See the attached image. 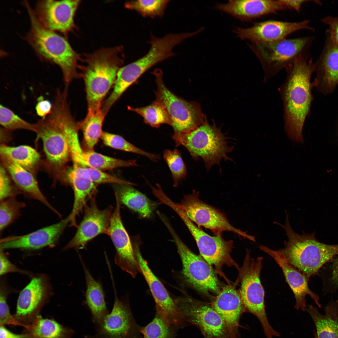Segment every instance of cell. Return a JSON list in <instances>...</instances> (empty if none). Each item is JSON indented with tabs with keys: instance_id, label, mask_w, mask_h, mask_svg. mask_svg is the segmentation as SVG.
Returning a JSON list of instances; mask_svg holds the SVG:
<instances>
[{
	"instance_id": "cell-1",
	"label": "cell",
	"mask_w": 338,
	"mask_h": 338,
	"mask_svg": "<svg viewBox=\"0 0 338 338\" xmlns=\"http://www.w3.org/2000/svg\"><path fill=\"white\" fill-rule=\"evenodd\" d=\"M285 69L286 78L279 90L283 103L284 129L290 140L302 144L304 124L313 100L311 78L315 64L304 54Z\"/></svg>"
},
{
	"instance_id": "cell-2",
	"label": "cell",
	"mask_w": 338,
	"mask_h": 338,
	"mask_svg": "<svg viewBox=\"0 0 338 338\" xmlns=\"http://www.w3.org/2000/svg\"><path fill=\"white\" fill-rule=\"evenodd\" d=\"M22 4L28 11L31 24L25 39L40 59L59 66L65 88L68 89L73 80L82 77L78 71L80 67L78 62L83 61L80 55L73 49L66 38L48 29L40 23L27 1Z\"/></svg>"
},
{
	"instance_id": "cell-3",
	"label": "cell",
	"mask_w": 338,
	"mask_h": 338,
	"mask_svg": "<svg viewBox=\"0 0 338 338\" xmlns=\"http://www.w3.org/2000/svg\"><path fill=\"white\" fill-rule=\"evenodd\" d=\"M123 47L102 48L90 53H84L80 65L87 103V112L101 108L103 100L114 85L118 72L124 64Z\"/></svg>"
},
{
	"instance_id": "cell-4",
	"label": "cell",
	"mask_w": 338,
	"mask_h": 338,
	"mask_svg": "<svg viewBox=\"0 0 338 338\" xmlns=\"http://www.w3.org/2000/svg\"><path fill=\"white\" fill-rule=\"evenodd\" d=\"M286 213L284 225L278 223L285 230L288 240L284 247L277 250L289 263L305 274L309 279L316 274L325 263L338 255L336 245H329L316 239L314 233H295L289 224Z\"/></svg>"
},
{
	"instance_id": "cell-5",
	"label": "cell",
	"mask_w": 338,
	"mask_h": 338,
	"mask_svg": "<svg viewBox=\"0 0 338 338\" xmlns=\"http://www.w3.org/2000/svg\"><path fill=\"white\" fill-rule=\"evenodd\" d=\"M172 138L177 146H184L193 159L202 158L208 170L215 164L220 165L223 159L231 160L227 155L233 147L228 146L227 138L219 128L206 120L188 132L174 133Z\"/></svg>"
},
{
	"instance_id": "cell-6",
	"label": "cell",
	"mask_w": 338,
	"mask_h": 338,
	"mask_svg": "<svg viewBox=\"0 0 338 338\" xmlns=\"http://www.w3.org/2000/svg\"><path fill=\"white\" fill-rule=\"evenodd\" d=\"M263 259L262 257L251 258L247 251L243 265L238 269L241 284L239 292L246 311L258 318L267 338H273L280 335L270 325L266 314L265 291L260 278Z\"/></svg>"
},
{
	"instance_id": "cell-7",
	"label": "cell",
	"mask_w": 338,
	"mask_h": 338,
	"mask_svg": "<svg viewBox=\"0 0 338 338\" xmlns=\"http://www.w3.org/2000/svg\"><path fill=\"white\" fill-rule=\"evenodd\" d=\"M153 74L157 86L155 101L162 105L166 111L171 120V125L175 133L188 132L198 127L206 121L197 103L188 102L179 97L166 86L161 69H156Z\"/></svg>"
},
{
	"instance_id": "cell-8",
	"label": "cell",
	"mask_w": 338,
	"mask_h": 338,
	"mask_svg": "<svg viewBox=\"0 0 338 338\" xmlns=\"http://www.w3.org/2000/svg\"><path fill=\"white\" fill-rule=\"evenodd\" d=\"M310 40V38L305 37L248 45L260 62L264 72V80L266 81L304 54Z\"/></svg>"
},
{
	"instance_id": "cell-9",
	"label": "cell",
	"mask_w": 338,
	"mask_h": 338,
	"mask_svg": "<svg viewBox=\"0 0 338 338\" xmlns=\"http://www.w3.org/2000/svg\"><path fill=\"white\" fill-rule=\"evenodd\" d=\"M162 222L175 243L182 264V274L185 281L199 291L208 294L220 292L218 279L211 265L202 257L193 252L177 234L167 218Z\"/></svg>"
},
{
	"instance_id": "cell-10",
	"label": "cell",
	"mask_w": 338,
	"mask_h": 338,
	"mask_svg": "<svg viewBox=\"0 0 338 338\" xmlns=\"http://www.w3.org/2000/svg\"><path fill=\"white\" fill-rule=\"evenodd\" d=\"M175 300L184 320L198 328L204 338H236L228 324L211 304L188 296L178 298Z\"/></svg>"
},
{
	"instance_id": "cell-11",
	"label": "cell",
	"mask_w": 338,
	"mask_h": 338,
	"mask_svg": "<svg viewBox=\"0 0 338 338\" xmlns=\"http://www.w3.org/2000/svg\"><path fill=\"white\" fill-rule=\"evenodd\" d=\"M177 203L192 222L199 228L202 227L209 229L214 235L222 234L225 231L230 232L255 241L253 236L231 225L223 213L200 200L197 191L193 190L192 193L185 195L181 202Z\"/></svg>"
},
{
	"instance_id": "cell-12",
	"label": "cell",
	"mask_w": 338,
	"mask_h": 338,
	"mask_svg": "<svg viewBox=\"0 0 338 338\" xmlns=\"http://www.w3.org/2000/svg\"><path fill=\"white\" fill-rule=\"evenodd\" d=\"M171 208L185 224L195 239L202 257L209 264L214 266L218 271L224 265L238 267L230 255L233 241L225 240L222 234L213 236L207 234L195 225L177 204H172Z\"/></svg>"
},
{
	"instance_id": "cell-13",
	"label": "cell",
	"mask_w": 338,
	"mask_h": 338,
	"mask_svg": "<svg viewBox=\"0 0 338 338\" xmlns=\"http://www.w3.org/2000/svg\"><path fill=\"white\" fill-rule=\"evenodd\" d=\"M135 254L142 274L156 303V312L171 325L180 328L187 325L178 309L175 300L169 294L163 285L154 274L142 256L138 243H133Z\"/></svg>"
},
{
	"instance_id": "cell-14",
	"label": "cell",
	"mask_w": 338,
	"mask_h": 338,
	"mask_svg": "<svg viewBox=\"0 0 338 338\" xmlns=\"http://www.w3.org/2000/svg\"><path fill=\"white\" fill-rule=\"evenodd\" d=\"M80 1H38L34 11L39 21L46 28L60 32L67 36L75 28L74 18Z\"/></svg>"
},
{
	"instance_id": "cell-15",
	"label": "cell",
	"mask_w": 338,
	"mask_h": 338,
	"mask_svg": "<svg viewBox=\"0 0 338 338\" xmlns=\"http://www.w3.org/2000/svg\"><path fill=\"white\" fill-rule=\"evenodd\" d=\"M50 294V285L45 276L33 278L19 294L15 318L26 328L39 315Z\"/></svg>"
},
{
	"instance_id": "cell-16",
	"label": "cell",
	"mask_w": 338,
	"mask_h": 338,
	"mask_svg": "<svg viewBox=\"0 0 338 338\" xmlns=\"http://www.w3.org/2000/svg\"><path fill=\"white\" fill-rule=\"evenodd\" d=\"M115 195L116 207L111 218L108 235L115 248V263L135 278L140 272V266L132 243L121 220L120 200L117 196Z\"/></svg>"
},
{
	"instance_id": "cell-17",
	"label": "cell",
	"mask_w": 338,
	"mask_h": 338,
	"mask_svg": "<svg viewBox=\"0 0 338 338\" xmlns=\"http://www.w3.org/2000/svg\"><path fill=\"white\" fill-rule=\"evenodd\" d=\"M140 328L128 304L115 295L111 312L96 330V333L85 335L84 338H138Z\"/></svg>"
},
{
	"instance_id": "cell-18",
	"label": "cell",
	"mask_w": 338,
	"mask_h": 338,
	"mask_svg": "<svg viewBox=\"0 0 338 338\" xmlns=\"http://www.w3.org/2000/svg\"><path fill=\"white\" fill-rule=\"evenodd\" d=\"M309 21L288 22L274 20L257 22L249 28L236 27L233 30L241 39L249 40L253 43L273 42L284 38L298 31L308 29L314 31L309 25Z\"/></svg>"
},
{
	"instance_id": "cell-19",
	"label": "cell",
	"mask_w": 338,
	"mask_h": 338,
	"mask_svg": "<svg viewBox=\"0 0 338 338\" xmlns=\"http://www.w3.org/2000/svg\"><path fill=\"white\" fill-rule=\"evenodd\" d=\"M35 124L36 133L42 141L48 161L54 169H61L70 156L65 136L49 114Z\"/></svg>"
},
{
	"instance_id": "cell-20",
	"label": "cell",
	"mask_w": 338,
	"mask_h": 338,
	"mask_svg": "<svg viewBox=\"0 0 338 338\" xmlns=\"http://www.w3.org/2000/svg\"><path fill=\"white\" fill-rule=\"evenodd\" d=\"M84 215L73 238L64 248V250L84 248L90 240L103 233L108 235L112 209L104 210L98 207L95 198L92 197L89 205L84 207Z\"/></svg>"
},
{
	"instance_id": "cell-21",
	"label": "cell",
	"mask_w": 338,
	"mask_h": 338,
	"mask_svg": "<svg viewBox=\"0 0 338 338\" xmlns=\"http://www.w3.org/2000/svg\"><path fill=\"white\" fill-rule=\"evenodd\" d=\"M70 223L67 217L58 223L26 234L6 237L0 240V248L36 250L53 245Z\"/></svg>"
},
{
	"instance_id": "cell-22",
	"label": "cell",
	"mask_w": 338,
	"mask_h": 338,
	"mask_svg": "<svg viewBox=\"0 0 338 338\" xmlns=\"http://www.w3.org/2000/svg\"><path fill=\"white\" fill-rule=\"evenodd\" d=\"M259 248L273 258L281 269L286 280L294 294L296 309L303 311L306 310V297L307 295L313 300L319 307H321L318 296L310 289L309 278L305 274L288 262L277 251L262 245Z\"/></svg>"
},
{
	"instance_id": "cell-23",
	"label": "cell",
	"mask_w": 338,
	"mask_h": 338,
	"mask_svg": "<svg viewBox=\"0 0 338 338\" xmlns=\"http://www.w3.org/2000/svg\"><path fill=\"white\" fill-rule=\"evenodd\" d=\"M50 115L65 136L73 165L87 166L83 157L84 151L79 140L78 123L72 114L68 101L60 100L55 103Z\"/></svg>"
},
{
	"instance_id": "cell-24",
	"label": "cell",
	"mask_w": 338,
	"mask_h": 338,
	"mask_svg": "<svg viewBox=\"0 0 338 338\" xmlns=\"http://www.w3.org/2000/svg\"><path fill=\"white\" fill-rule=\"evenodd\" d=\"M215 8L244 21L287 9L281 0H231L225 4L218 3Z\"/></svg>"
},
{
	"instance_id": "cell-25",
	"label": "cell",
	"mask_w": 338,
	"mask_h": 338,
	"mask_svg": "<svg viewBox=\"0 0 338 338\" xmlns=\"http://www.w3.org/2000/svg\"><path fill=\"white\" fill-rule=\"evenodd\" d=\"M211 304L228 324L236 338H240V321L246 311L239 292L231 286H226Z\"/></svg>"
},
{
	"instance_id": "cell-26",
	"label": "cell",
	"mask_w": 338,
	"mask_h": 338,
	"mask_svg": "<svg viewBox=\"0 0 338 338\" xmlns=\"http://www.w3.org/2000/svg\"><path fill=\"white\" fill-rule=\"evenodd\" d=\"M313 87L325 95L332 93L338 84V45L330 40L318 64Z\"/></svg>"
},
{
	"instance_id": "cell-27",
	"label": "cell",
	"mask_w": 338,
	"mask_h": 338,
	"mask_svg": "<svg viewBox=\"0 0 338 338\" xmlns=\"http://www.w3.org/2000/svg\"><path fill=\"white\" fill-rule=\"evenodd\" d=\"M4 167L14 183L28 197L38 201L59 216L60 214L49 203L40 190L33 176L29 171L8 157L1 155Z\"/></svg>"
},
{
	"instance_id": "cell-28",
	"label": "cell",
	"mask_w": 338,
	"mask_h": 338,
	"mask_svg": "<svg viewBox=\"0 0 338 338\" xmlns=\"http://www.w3.org/2000/svg\"><path fill=\"white\" fill-rule=\"evenodd\" d=\"M81 260L86 284V302L91 312L92 320L96 330L101 325L109 313L101 284L94 279Z\"/></svg>"
},
{
	"instance_id": "cell-29",
	"label": "cell",
	"mask_w": 338,
	"mask_h": 338,
	"mask_svg": "<svg viewBox=\"0 0 338 338\" xmlns=\"http://www.w3.org/2000/svg\"><path fill=\"white\" fill-rule=\"evenodd\" d=\"M23 333L30 338H72L74 332L53 319L44 318L39 315Z\"/></svg>"
},
{
	"instance_id": "cell-30",
	"label": "cell",
	"mask_w": 338,
	"mask_h": 338,
	"mask_svg": "<svg viewBox=\"0 0 338 338\" xmlns=\"http://www.w3.org/2000/svg\"><path fill=\"white\" fill-rule=\"evenodd\" d=\"M115 194L120 201L128 207L137 213L143 218H149L152 215L153 205L143 194L129 184H116Z\"/></svg>"
},
{
	"instance_id": "cell-31",
	"label": "cell",
	"mask_w": 338,
	"mask_h": 338,
	"mask_svg": "<svg viewBox=\"0 0 338 338\" xmlns=\"http://www.w3.org/2000/svg\"><path fill=\"white\" fill-rule=\"evenodd\" d=\"M306 310L315 324L318 338H338V318L335 306H327L324 314L312 305H308Z\"/></svg>"
},
{
	"instance_id": "cell-32",
	"label": "cell",
	"mask_w": 338,
	"mask_h": 338,
	"mask_svg": "<svg viewBox=\"0 0 338 338\" xmlns=\"http://www.w3.org/2000/svg\"><path fill=\"white\" fill-rule=\"evenodd\" d=\"M105 115L101 108L93 112H87L85 118L78 123L89 150H93L103 132L102 127Z\"/></svg>"
},
{
	"instance_id": "cell-33",
	"label": "cell",
	"mask_w": 338,
	"mask_h": 338,
	"mask_svg": "<svg viewBox=\"0 0 338 338\" xmlns=\"http://www.w3.org/2000/svg\"><path fill=\"white\" fill-rule=\"evenodd\" d=\"M0 152L1 155L8 157L28 171L34 168L40 158L39 154L35 150L26 145L13 147L2 144L0 146Z\"/></svg>"
},
{
	"instance_id": "cell-34",
	"label": "cell",
	"mask_w": 338,
	"mask_h": 338,
	"mask_svg": "<svg viewBox=\"0 0 338 338\" xmlns=\"http://www.w3.org/2000/svg\"><path fill=\"white\" fill-rule=\"evenodd\" d=\"M67 176L74 190V201L79 203H85L88 198L95 191V184L76 166H73L68 171Z\"/></svg>"
},
{
	"instance_id": "cell-35",
	"label": "cell",
	"mask_w": 338,
	"mask_h": 338,
	"mask_svg": "<svg viewBox=\"0 0 338 338\" xmlns=\"http://www.w3.org/2000/svg\"><path fill=\"white\" fill-rule=\"evenodd\" d=\"M83 157L87 166L101 171L138 166L135 160H122L103 155L93 150L84 151Z\"/></svg>"
},
{
	"instance_id": "cell-36",
	"label": "cell",
	"mask_w": 338,
	"mask_h": 338,
	"mask_svg": "<svg viewBox=\"0 0 338 338\" xmlns=\"http://www.w3.org/2000/svg\"><path fill=\"white\" fill-rule=\"evenodd\" d=\"M128 109L141 115L145 123L153 127L158 128L162 124L172 125L171 120L165 109L156 101L145 107L128 106Z\"/></svg>"
},
{
	"instance_id": "cell-37",
	"label": "cell",
	"mask_w": 338,
	"mask_h": 338,
	"mask_svg": "<svg viewBox=\"0 0 338 338\" xmlns=\"http://www.w3.org/2000/svg\"><path fill=\"white\" fill-rule=\"evenodd\" d=\"M170 1L167 0H131L126 2L125 7L135 10L143 17H162Z\"/></svg>"
},
{
	"instance_id": "cell-38",
	"label": "cell",
	"mask_w": 338,
	"mask_h": 338,
	"mask_svg": "<svg viewBox=\"0 0 338 338\" xmlns=\"http://www.w3.org/2000/svg\"><path fill=\"white\" fill-rule=\"evenodd\" d=\"M100 138L105 146L113 148L144 156L154 161H157L160 158L159 155L139 148L119 135L103 131Z\"/></svg>"
},
{
	"instance_id": "cell-39",
	"label": "cell",
	"mask_w": 338,
	"mask_h": 338,
	"mask_svg": "<svg viewBox=\"0 0 338 338\" xmlns=\"http://www.w3.org/2000/svg\"><path fill=\"white\" fill-rule=\"evenodd\" d=\"M176 328L156 312L152 321L145 326L141 327L140 331L143 338H174Z\"/></svg>"
},
{
	"instance_id": "cell-40",
	"label": "cell",
	"mask_w": 338,
	"mask_h": 338,
	"mask_svg": "<svg viewBox=\"0 0 338 338\" xmlns=\"http://www.w3.org/2000/svg\"><path fill=\"white\" fill-rule=\"evenodd\" d=\"M0 231H3L20 215V211L25 204L11 197L0 201Z\"/></svg>"
},
{
	"instance_id": "cell-41",
	"label": "cell",
	"mask_w": 338,
	"mask_h": 338,
	"mask_svg": "<svg viewBox=\"0 0 338 338\" xmlns=\"http://www.w3.org/2000/svg\"><path fill=\"white\" fill-rule=\"evenodd\" d=\"M163 157L171 171L173 181V186H178L179 182L187 175L186 165L180 151L177 149L165 150Z\"/></svg>"
},
{
	"instance_id": "cell-42",
	"label": "cell",
	"mask_w": 338,
	"mask_h": 338,
	"mask_svg": "<svg viewBox=\"0 0 338 338\" xmlns=\"http://www.w3.org/2000/svg\"><path fill=\"white\" fill-rule=\"evenodd\" d=\"M0 123L3 128L10 131L23 129L36 132L35 124L27 122L2 105H0Z\"/></svg>"
},
{
	"instance_id": "cell-43",
	"label": "cell",
	"mask_w": 338,
	"mask_h": 338,
	"mask_svg": "<svg viewBox=\"0 0 338 338\" xmlns=\"http://www.w3.org/2000/svg\"><path fill=\"white\" fill-rule=\"evenodd\" d=\"M77 167L83 174L95 184L112 183L131 185L135 184L104 172L102 171L87 166Z\"/></svg>"
},
{
	"instance_id": "cell-44",
	"label": "cell",
	"mask_w": 338,
	"mask_h": 338,
	"mask_svg": "<svg viewBox=\"0 0 338 338\" xmlns=\"http://www.w3.org/2000/svg\"><path fill=\"white\" fill-rule=\"evenodd\" d=\"M3 286L1 287L0 292V325H13L24 326L12 315L6 302L7 292Z\"/></svg>"
},
{
	"instance_id": "cell-45",
	"label": "cell",
	"mask_w": 338,
	"mask_h": 338,
	"mask_svg": "<svg viewBox=\"0 0 338 338\" xmlns=\"http://www.w3.org/2000/svg\"><path fill=\"white\" fill-rule=\"evenodd\" d=\"M4 167H0V200L14 197L18 192L12 186Z\"/></svg>"
},
{
	"instance_id": "cell-46",
	"label": "cell",
	"mask_w": 338,
	"mask_h": 338,
	"mask_svg": "<svg viewBox=\"0 0 338 338\" xmlns=\"http://www.w3.org/2000/svg\"><path fill=\"white\" fill-rule=\"evenodd\" d=\"M0 264L1 276L11 272H18L25 274H29L28 272L18 268L11 263L5 254L3 250L1 248L0 251Z\"/></svg>"
},
{
	"instance_id": "cell-47",
	"label": "cell",
	"mask_w": 338,
	"mask_h": 338,
	"mask_svg": "<svg viewBox=\"0 0 338 338\" xmlns=\"http://www.w3.org/2000/svg\"><path fill=\"white\" fill-rule=\"evenodd\" d=\"M321 21L328 26L330 40L338 45V16H328Z\"/></svg>"
},
{
	"instance_id": "cell-48",
	"label": "cell",
	"mask_w": 338,
	"mask_h": 338,
	"mask_svg": "<svg viewBox=\"0 0 338 338\" xmlns=\"http://www.w3.org/2000/svg\"><path fill=\"white\" fill-rule=\"evenodd\" d=\"M53 106V104L49 100L45 99L42 95L40 96L37 98L35 106L36 113L41 118H44L51 113Z\"/></svg>"
},
{
	"instance_id": "cell-49",
	"label": "cell",
	"mask_w": 338,
	"mask_h": 338,
	"mask_svg": "<svg viewBox=\"0 0 338 338\" xmlns=\"http://www.w3.org/2000/svg\"><path fill=\"white\" fill-rule=\"evenodd\" d=\"M331 266V283L336 288L338 289V256L334 259Z\"/></svg>"
},
{
	"instance_id": "cell-50",
	"label": "cell",
	"mask_w": 338,
	"mask_h": 338,
	"mask_svg": "<svg viewBox=\"0 0 338 338\" xmlns=\"http://www.w3.org/2000/svg\"><path fill=\"white\" fill-rule=\"evenodd\" d=\"M0 338H30L25 333L21 334L14 333L6 328L4 325H0Z\"/></svg>"
},
{
	"instance_id": "cell-51",
	"label": "cell",
	"mask_w": 338,
	"mask_h": 338,
	"mask_svg": "<svg viewBox=\"0 0 338 338\" xmlns=\"http://www.w3.org/2000/svg\"><path fill=\"white\" fill-rule=\"evenodd\" d=\"M281 0L287 9L294 10L298 13L300 12L301 6L304 3L306 2L311 1L306 0Z\"/></svg>"
},
{
	"instance_id": "cell-52",
	"label": "cell",
	"mask_w": 338,
	"mask_h": 338,
	"mask_svg": "<svg viewBox=\"0 0 338 338\" xmlns=\"http://www.w3.org/2000/svg\"><path fill=\"white\" fill-rule=\"evenodd\" d=\"M336 310H337V317H338V307H337L336 306Z\"/></svg>"
},
{
	"instance_id": "cell-53",
	"label": "cell",
	"mask_w": 338,
	"mask_h": 338,
	"mask_svg": "<svg viewBox=\"0 0 338 338\" xmlns=\"http://www.w3.org/2000/svg\"><path fill=\"white\" fill-rule=\"evenodd\" d=\"M315 338H318L316 334L315 335Z\"/></svg>"
},
{
	"instance_id": "cell-54",
	"label": "cell",
	"mask_w": 338,
	"mask_h": 338,
	"mask_svg": "<svg viewBox=\"0 0 338 338\" xmlns=\"http://www.w3.org/2000/svg\"><path fill=\"white\" fill-rule=\"evenodd\" d=\"M337 248H338V244L336 245Z\"/></svg>"
}]
</instances>
